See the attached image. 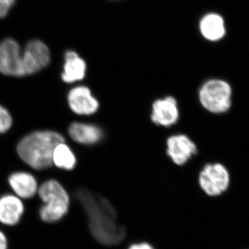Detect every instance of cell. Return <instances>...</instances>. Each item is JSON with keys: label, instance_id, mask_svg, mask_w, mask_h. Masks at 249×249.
<instances>
[{"label": "cell", "instance_id": "obj_1", "mask_svg": "<svg viewBox=\"0 0 249 249\" xmlns=\"http://www.w3.org/2000/svg\"><path fill=\"white\" fill-rule=\"evenodd\" d=\"M75 195L89 219L90 231L98 242L113 246L124 240L125 229L118 224L116 211L107 199L85 188L77 190Z\"/></svg>", "mask_w": 249, "mask_h": 249}, {"label": "cell", "instance_id": "obj_2", "mask_svg": "<svg viewBox=\"0 0 249 249\" xmlns=\"http://www.w3.org/2000/svg\"><path fill=\"white\" fill-rule=\"evenodd\" d=\"M65 137L53 130H38L23 137L17 145L19 158L33 169L43 170L53 165L54 149Z\"/></svg>", "mask_w": 249, "mask_h": 249}, {"label": "cell", "instance_id": "obj_3", "mask_svg": "<svg viewBox=\"0 0 249 249\" xmlns=\"http://www.w3.org/2000/svg\"><path fill=\"white\" fill-rule=\"evenodd\" d=\"M39 196L44 202L40 210L43 222H57L68 211L70 197L64 187L55 179H49L39 187Z\"/></svg>", "mask_w": 249, "mask_h": 249}, {"label": "cell", "instance_id": "obj_4", "mask_svg": "<svg viewBox=\"0 0 249 249\" xmlns=\"http://www.w3.org/2000/svg\"><path fill=\"white\" fill-rule=\"evenodd\" d=\"M233 91L231 85L222 78H211L201 85L199 100L206 110L213 114H226L231 109Z\"/></svg>", "mask_w": 249, "mask_h": 249}, {"label": "cell", "instance_id": "obj_5", "mask_svg": "<svg viewBox=\"0 0 249 249\" xmlns=\"http://www.w3.org/2000/svg\"><path fill=\"white\" fill-rule=\"evenodd\" d=\"M199 183L208 196H222L230 187V172L225 165L219 162L207 163L199 173Z\"/></svg>", "mask_w": 249, "mask_h": 249}, {"label": "cell", "instance_id": "obj_6", "mask_svg": "<svg viewBox=\"0 0 249 249\" xmlns=\"http://www.w3.org/2000/svg\"><path fill=\"white\" fill-rule=\"evenodd\" d=\"M0 73L9 76H26L20 47L13 39H6L0 43Z\"/></svg>", "mask_w": 249, "mask_h": 249}, {"label": "cell", "instance_id": "obj_7", "mask_svg": "<svg viewBox=\"0 0 249 249\" xmlns=\"http://www.w3.org/2000/svg\"><path fill=\"white\" fill-rule=\"evenodd\" d=\"M50 51L43 42L39 40H31L26 45L22 53L24 73L34 74L48 66L50 62Z\"/></svg>", "mask_w": 249, "mask_h": 249}, {"label": "cell", "instance_id": "obj_8", "mask_svg": "<svg viewBox=\"0 0 249 249\" xmlns=\"http://www.w3.org/2000/svg\"><path fill=\"white\" fill-rule=\"evenodd\" d=\"M72 111L79 115H91L97 111L99 103L93 97L89 88L78 86L70 90L67 96Z\"/></svg>", "mask_w": 249, "mask_h": 249}, {"label": "cell", "instance_id": "obj_9", "mask_svg": "<svg viewBox=\"0 0 249 249\" xmlns=\"http://www.w3.org/2000/svg\"><path fill=\"white\" fill-rule=\"evenodd\" d=\"M167 153L177 165L185 164L197 152L196 144L184 134L172 136L167 141Z\"/></svg>", "mask_w": 249, "mask_h": 249}, {"label": "cell", "instance_id": "obj_10", "mask_svg": "<svg viewBox=\"0 0 249 249\" xmlns=\"http://www.w3.org/2000/svg\"><path fill=\"white\" fill-rule=\"evenodd\" d=\"M178 119V103L172 96L157 100L152 105L151 119L155 124L170 127L176 124Z\"/></svg>", "mask_w": 249, "mask_h": 249}, {"label": "cell", "instance_id": "obj_11", "mask_svg": "<svg viewBox=\"0 0 249 249\" xmlns=\"http://www.w3.org/2000/svg\"><path fill=\"white\" fill-rule=\"evenodd\" d=\"M199 29L203 37L209 42L222 40L227 34L225 20L217 13L205 14L199 20Z\"/></svg>", "mask_w": 249, "mask_h": 249}, {"label": "cell", "instance_id": "obj_12", "mask_svg": "<svg viewBox=\"0 0 249 249\" xmlns=\"http://www.w3.org/2000/svg\"><path fill=\"white\" fill-rule=\"evenodd\" d=\"M8 181L16 196L20 199H30L38 191V184L35 177L27 172L11 174Z\"/></svg>", "mask_w": 249, "mask_h": 249}, {"label": "cell", "instance_id": "obj_13", "mask_svg": "<svg viewBox=\"0 0 249 249\" xmlns=\"http://www.w3.org/2000/svg\"><path fill=\"white\" fill-rule=\"evenodd\" d=\"M24 205L20 198L13 195L0 197V222L14 226L20 220L24 213Z\"/></svg>", "mask_w": 249, "mask_h": 249}, {"label": "cell", "instance_id": "obj_14", "mask_svg": "<svg viewBox=\"0 0 249 249\" xmlns=\"http://www.w3.org/2000/svg\"><path fill=\"white\" fill-rule=\"evenodd\" d=\"M86 62L74 51H68L65 54V64L61 74L62 80L66 83H73L85 78Z\"/></svg>", "mask_w": 249, "mask_h": 249}, {"label": "cell", "instance_id": "obj_15", "mask_svg": "<svg viewBox=\"0 0 249 249\" xmlns=\"http://www.w3.org/2000/svg\"><path fill=\"white\" fill-rule=\"evenodd\" d=\"M69 135L72 140L80 144L90 145L96 143L103 138V132L94 124L75 122L70 124Z\"/></svg>", "mask_w": 249, "mask_h": 249}, {"label": "cell", "instance_id": "obj_16", "mask_svg": "<svg viewBox=\"0 0 249 249\" xmlns=\"http://www.w3.org/2000/svg\"><path fill=\"white\" fill-rule=\"evenodd\" d=\"M53 165L60 169L71 170L76 164V158L71 148L65 143L60 142L54 149Z\"/></svg>", "mask_w": 249, "mask_h": 249}, {"label": "cell", "instance_id": "obj_17", "mask_svg": "<svg viewBox=\"0 0 249 249\" xmlns=\"http://www.w3.org/2000/svg\"><path fill=\"white\" fill-rule=\"evenodd\" d=\"M13 118L7 109L0 105V134L6 133L12 127Z\"/></svg>", "mask_w": 249, "mask_h": 249}, {"label": "cell", "instance_id": "obj_18", "mask_svg": "<svg viewBox=\"0 0 249 249\" xmlns=\"http://www.w3.org/2000/svg\"><path fill=\"white\" fill-rule=\"evenodd\" d=\"M10 9H11V8L9 6H5V5H0V19L6 17L7 14H9Z\"/></svg>", "mask_w": 249, "mask_h": 249}, {"label": "cell", "instance_id": "obj_19", "mask_svg": "<svg viewBox=\"0 0 249 249\" xmlns=\"http://www.w3.org/2000/svg\"><path fill=\"white\" fill-rule=\"evenodd\" d=\"M0 249H7V240L6 236L0 231Z\"/></svg>", "mask_w": 249, "mask_h": 249}, {"label": "cell", "instance_id": "obj_20", "mask_svg": "<svg viewBox=\"0 0 249 249\" xmlns=\"http://www.w3.org/2000/svg\"><path fill=\"white\" fill-rule=\"evenodd\" d=\"M129 249H154L151 246L147 244L142 243L139 245H132Z\"/></svg>", "mask_w": 249, "mask_h": 249}, {"label": "cell", "instance_id": "obj_21", "mask_svg": "<svg viewBox=\"0 0 249 249\" xmlns=\"http://www.w3.org/2000/svg\"><path fill=\"white\" fill-rule=\"evenodd\" d=\"M14 2L15 0H0V5H5V6H9L11 9Z\"/></svg>", "mask_w": 249, "mask_h": 249}]
</instances>
